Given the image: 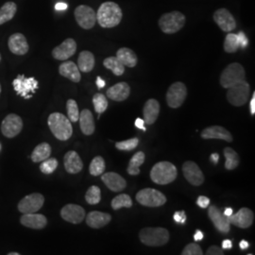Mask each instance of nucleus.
<instances>
[{"mask_svg": "<svg viewBox=\"0 0 255 255\" xmlns=\"http://www.w3.org/2000/svg\"><path fill=\"white\" fill-rule=\"evenodd\" d=\"M122 10L115 2L108 1L101 4L97 13V22L102 27H115L119 26L122 20Z\"/></svg>", "mask_w": 255, "mask_h": 255, "instance_id": "f257e3e1", "label": "nucleus"}, {"mask_svg": "<svg viewBox=\"0 0 255 255\" xmlns=\"http://www.w3.org/2000/svg\"><path fill=\"white\" fill-rule=\"evenodd\" d=\"M197 204L201 207V208H207L209 206L210 200L207 197H204V196H200L198 198V201H197Z\"/></svg>", "mask_w": 255, "mask_h": 255, "instance_id": "de8ad7c7", "label": "nucleus"}, {"mask_svg": "<svg viewBox=\"0 0 255 255\" xmlns=\"http://www.w3.org/2000/svg\"><path fill=\"white\" fill-rule=\"evenodd\" d=\"M9 50L15 55H25L28 51L27 39L22 33H14L9 38Z\"/></svg>", "mask_w": 255, "mask_h": 255, "instance_id": "4be33fe9", "label": "nucleus"}, {"mask_svg": "<svg viewBox=\"0 0 255 255\" xmlns=\"http://www.w3.org/2000/svg\"><path fill=\"white\" fill-rule=\"evenodd\" d=\"M187 96L186 86L182 82H175L166 93V102L170 108H179L182 106Z\"/></svg>", "mask_w": 255, "mask_h": 255, "instance_id": "9d476101", "label": "nucleus"}, {"mask_svg": "<svg viewBox=\"0 0 255 255\" xmlns=\"http://www.w3.org/2000/svg\"><path fill=\"white\" fill-rule=\"evenodd\" d=\"M58 167V161L55 158H47L45 161L42 162L40 164V170L42 173L48 174L53 173L56 168Z\"/></svg>", "mask_w": 255, "mask_h": 255, "instance_id": "37998d69", "label": "nucleus"}, {"mask_svg": "<svg viewBox=\"0 0 255 255\" xmlns=\"http://www.w3.org/2000/svg\"><path fill=\"white\" fill-rule=\"evenodd\" d=\"M17 6L14 2H7L0 8V25L7 23L14 17Z\"/></svg>", "mask_w": 255, "mask_h": 255, "instance_id": "473e14b6", "label": "nucleus"}, {"mask_svg": "<svg viewBox=\"0 0 255 255\" xmlns=\"http://www.w3.org/2000/svg\"><path fill=\"white\" fill-rule=\"evenodd\" d=\"M47 124L51 132L57 139L61 141H66L72 136L73 128L71 121L63 114H51L47 119Z\"/></svg>", "mask_w": 255, "mask_h": 255, "instance_id": "f03ea898", "label": "nucleus"}, {"mask_svg": "<svg viewBox=\"0 0 255 255\" xmlns=\"http://www.w3.org/2000/svg\"><path fill=\"white\" fill-rule=\"evenodd\" d=\"M75 18L84 29H90L97 23V13L89 6L81 5L75 9Z\"/></svg>", "mask_w": 255, "mask_h": 255, "instance_id": "ddd939ff", "label": "nucleus"}, {"mask_svg": "<svg viewBox=\"0 0 255 255\" xmlns=\"http://www.w3.org/2000/svg\"><path fill=\"white\" fill-rule=\"evenodd\" d=\"M135 127L137 128H140V129H143V130H146V127H145V121L142 119H138L135 120Z\"/></svg>", "mask_w": 255, "mask_h": 255, "instance_id": "3c124183", "label": "nucleus"}, {"mask_svg": "<svg viewBox=\"0 0 255 255\" xmlns=\"http://www.w3.org/2000/svg\"><path fill=\"white\" fill-rule=\"evenodd\" d=\"M59 73L64 78L76 83L81 82L82 79L81 71L78 65L73 62H65L61 64L59 67Z\"/></svg>", "mask_w": 255, "mask_h": 255, "instance_id": "bb28decb", "label": "nucleus"}, {"mask_svg": "<svg viewBox=\"0 0 255 255\" xmlns=\"http://www.w3.org/2000/svg\"><path fill=\"white\" fill-rule=\"evenodd\" d=\"M67 4L66 3H63V2H60V3H57L55 5V9L57 10H64V9H67Z\"/></svg>", "mask_w": 255, "mask_h": 255, "instance_id": "5fc2aeb1", "label": "nucleus"}, {"mask_svg": "<svg viewBox=\"0 0 255 255\" xmlns=\"http://www.w3.org/2000/svg\"><path fill=\"white\" fill-rule=\"evenodd\" d=\"M159 113H160V104L156 100H148L146 101L144 110H143V114H144V119H145V123L151 125L155 123V121L159 117Z\"/></svg>", "mask_w": 255, "mask_h": 255, "instance_id": "cd10ccee", "label": "nucleus"}, {"mask_svg": "<svg viewBox=\"0 0 255 255\" xmlns=\"http://www.w3.org/2000/svg\"><path fill=\"white\" fill-rule=\"evenodd\" d=\"M112 220V217L107 213H102L99 211L90 212L86 217V223L89 227L93 229H101L107 224H109Z\"/></svg>", "mask_w": 255, "mask_h": 255, "instance_id": "393cba45", "label": "nucleus"}, {"mask_svg": "<svg viewBox=\"0 0 255 255\" xmlns=\"http://www.w3.org/2000/svg\"><path fill=\"white\" fill-rule=\"evenodd\" d=\"M208 216L215 227L222 234H228L230 232V221L228 217H226L221 211L215 205L210 206L208 209Z\"/></svg>", "mask_w": 255, "mask_h": 255, "instance_id": "a211bd4d", "label": "nucleus"}, {"mask_svg": "<svg viewBox=\"0 0 255 255\" xmlns=\"http://www.w3.org/2000/svg\"><path fill=\"white\" fill-rule=\"evenodd\" d=\"M95 66V57L90 51H82L78 59V67L80 71L88 73L93 70Z\"/></svg>", "mask_w": 255, "mask_h": 255, "instance_id": "c756f323", "label": "nucleus"}, {"mask_svg": "<svg viewBox=\"0 0 255 255\" xmlns=\"http://www.w3.org/2000/svg\"><path fill=\"white\" fill-rule=\"evenodd\" d=\"M61 217L67 222L80 224L85 219V211L77 204H66L61 210Z\"/></svg>", "mask_w": 255, "mask_h": 255, "instance_id": "f3484780", "label": "nucleus"}, {"mask_svg": "<svg viewBox=\"0 0 255 255\" xmlns=\"http://www.w3.org/2000/svg\"><path fill=\"white\" fill-rule=\"evenodd\" d=\"M13 89L18 96L28 100L32 97L38 88V82L34 78H26L24 75H18L17 78L12 82Z\"/></svg>", "mask_w": 255, "mask_h": 255, "instance_id": "1a4fd4ad", "label": "nucleus"}, {"mask_svg": "<svg viewBox=\"0 0 255 255\" xmlns=\"http://www.w3.org/2000/svg\"><path fill=\"white\" fill-rule=\"evenodd\" d=\"M129 94L130 87L127 82H119L107 90V96L112 101H126Z\"/></svg>", "mask_w": 255, "mask_h": 255, "instance_id": "a878e982", "label": "nucleus"}, {"mask_svg": "<svg viewBox=\"0 0 255 255\" xmlns=\"http://www.w3.org/2000/svg\"><path fill=\"white\" fill-rule=\"evenodd\" d=\"M0 61H1V55H0Z\"/></svg>", "mask_w": 255, "mask_h": 255, "instance_id": "0e129e2a", "label": "nucleus"}, {"mask_svg": "<svg viewBox=\"0 0 255 255\" xmlns=\"http://www.w3.org/2000/svg\"><path fill=\"white\" fill-rule=\"evenodd\" d=\"M224 156L226 158V162H225V167L228 170H233L235 168H237L239 164V156L237 153V151H235L233 148L231 147H226L224 149Z\"/></svg>", "mask_w": 255, "mask_h": 255, "instance_id": "c9c22d12", "label": "nucleus"}, {"mask_svg": "<svg viewBox=\"0 0 255 255\" xmlns=\"http://www.w3.org/2000/svg\"><path fill=\"white\" fill-rule=\"evenodd\" d=\"M139 144V139L138 138H130L126 141L122 142H118L116 143V147L119 150H125V151H129L134 149Z\"/></svg>", "mask_w": 255, "mask_h": 255, "instance_id": "c03bdc74", "label": "nucleus"}, {"mask_svg": "<svg viewBox=\"0 0 255 255\" xmlns=\"http://www.w3.org/2000/svg\"><path fill=\"white\" fill-rule=\"evenodd\" d=\"M50 154H51L50 145L47 143H41L34 148L30 158L33 163H39L49 158Z\"/></svg>", "mask_w": 255, "mask_h": 255, "instance_id": "2f4dec72", "label": "nucleus"}, {"mask_svg": "<svg viewBox=\"0 0 255 255\" xmlns=\"http://www.w3.org/2000/svg\"><path fill=\"white\" fill-rule=\"evenodd\" d=\"M9 255H19L18 253H9Z\"/></svg>", "mask_w": 255, "mask_h": 255, "instance_id": "680f3d73", "label": "nucleus"}, {"mask_svg": "<svg viewBox=\"0 0 255 255\" xmlns=\"http://www.w3.org/2000/svg\"><path fill=\"white\" fill-rule=\"evenodd\" d=\"M201 135L203 139H221V140H225L228 143L233 142V136L231 132L225 128L220 127V126L206 128L202 130Z\"/></svg>", "mask_w": 255, "mask_h": 255, "instance_id": "5701e85b", "label": "nucleus"}, {"mask_svg": "<svg viewBox=\"0 0 255 255\" xmlns=\"http://www.w3.org/2000/svg\"><path fill=\"white\" fill-rule=\"evenodd\" d=\"M145 162V153L143 151H139L133 155L128 165V173L135 176L140 173V166Z\"/></svg>", "mask_w": 255, "mask_h": 255, "instance_id": "72a5a7b5", "label": "nucleus"}, {"mask_svg": "<svg viewBox=\"0 0 255 255\" xmlns=\"http://www.w3.org/2000/svg\"><path fill=\"white\" fill-rule=\"evenodd\" d=\"M238 48H239V42H238L237 34L229 33L225 38L224 50L227 53H235V52H237Z\"/></svg>", "mask_w": 255, "mask_h": 255, "instance_id": "ea45409f", "label": "nucleus"}, {"mask_svg": "<svg viewBox=\"0 0 255 255\" xmlns=\"http://www.w3.org/2000/svg\"><path fill=\"white\" fill-rule=\"evenodd\" d=\"M150 178L157 184L164 185L171 183L177 178V168L169 162L157 163L150 171Z\"/></svg>", "mask_w": 255, "mask_h": 255, "instance_id": "7ed1b4c3", "label": "nucleus"}, {"mask_svg": "<svg viewBox=\"0 0 255 255\" xmlns=\"http://www.w3.org/2000/svg\"><path fill=\"white\" fill-rule=\"evenodd\" d=\"M232 247H233V243H232L231 240H229V239L223 240V242H222V248H223L224 250H230V249H232Z\"/></svg>", "mask_w": 255, "mask_h": 255, "instance_id": "864d4df0", "label": "nucleus"}, {"mask_svg": "<svg viewBox=\"0 0 255 255\" xmlns=\"http://www.w3.org/2000/svg\"><path fill=\"white\" fill-rule=\"evenodd\" d=\"M203 237H204V236H203V233L201 232V231H200V230H197L196 231V233H195V236H194V240L195 241H201V240H202L203 239Z\"/></svg>", "mask_w": 255, "mask_h": 255, "instance_id": "603ef678", "label": "nucleus"}, {"mask_svg": "<svg viewBox=\"0 0 255 255\" xmlns=\"http://www.w3.org/2000/svg\"><path fill=\"white\" fill-rule=\"evenodd\" d=\"M45 197L40 193H33L24 197L19 201L18 210L22 214L36 213L43 207Z\"/></svg>", "mask_w": 255, "mask_h": 255, "instance_id": "9b49d317", "label": "nucleus"}, {"mask_svg": "<svg viewBox=\"0 0 255 255\" xmlns=\"http://www.w3.org/2000/svg\"><path fill=\"white\" fill-rule=\"evenodd\" d=\"M206 254L208 255H223V252H222V250L219 247L211 246L207 250Z\"/></svg>", "mask_w": 255, "mask_h": 255, "instance_id": "8fccbe9b", "label": "nucleus"}, {"mask_svg": "<svg viewBox=\"0 0 255 255\" xmlns=\"http://www.w3.org/2000/svg\"><path fill=\"white\" fill-rule=\"evenodd\" d=\"M64 164L65 170L70 174H78L83 168V163L81 157L73 150L68 151L64 155Z\"/></svg>", "mask_w": 255, "mask_h": 255, "instance_id": "b1692460", "label": "nucleus"}, {"mask_svg": "<svg viewBox=\"0 0 255 255\" xmlns=\"http://www.w3.org/2000/svg\"><path fill=\"white\" fill-rule=\"evenodd\" d=\"M85 200L87 203L91 205H96L100 203L101 200V192L100 187L93 185L91 186L85 194Z\"/></svg>", "mask_w": 255, "mask_h": 255, "instance_id": "a19ab883", "label": "nucleus"}, {"mask_svg": "<svg viewBox=\"0 0 255 255\" xmlns=\"http://www.w3.org/2000/svg\"><path fill=\"white\" fill-rule=\"evenodd\" d=\"M244 67L238 63L229 64L220 76V84L223 88L228 89L239 82L245 81Z\"/></svg>", "mask_w": 255, "mask_h": 255, "instance_id": "39448f33", "label": "nucleus"}, {"mask_svg": "<svg viewBox=\"0 0 255 255\" xmlns=\"http://www.w3.org/2000/svg\"><path fill=\"white\" fill-rule=\"evenodd\" d=\"M66 108H67L68 119L73 123L77 122L80 118V112H79V107L76 101L68 100L66 102Z\"/></svg>", "mask_w": 255, "mask_h": 255, "instance_id": "79ce46f5", "label": "nucleus"}, {"mask_svg": "<svg viewBox=\"0 0 255 255\" xmlns=\"http://www.w3.org/2000/svg\"><path fill=\"white\" fill-rule=\"evenodd\" d=\"M80 126L82 132L85 135H92L95 131V121L94 117L92 115L91 111L88 109L82 110V113L80 114Z\"/></svg>", "mask_w": 255, "mask_h": 255, "instance_id": "c85d7f7f", "label": "nucleus"}, {"mask_svg": "<svg viewBox=\"0 0 255 255\" xmlns=\"http://www.w3.org/2000/svg\"><path fill=\"white\" fill-rule=\"evenodd\" d=\"M23 128V120L15 115L9 114L3 119L1 124V132L7 138H13L18 135Z\"/></svg>", "mask_w": 255, "mask_h": 255, "instance_id": "f8f14e48", "label": "nucleus"}, {"mask_svg": "<svg viewBox=\"0 0 255 255\" xmlns=\"http://www.w3.org/2000/svg\"><path fill=\"white\" fill-rule=\"evenodd\" d=\"M93 103H94L95 111L99 115H101L102 113H104L106 109L108 108V101H107L106 97L103 94H101V93H98V94H96L94 96Z\"/></svg>", "mask_w": 255, "mask_h": 255, "instance_id": "58836bf2", "label": "nucleus"}, {"mask_svg": "<svg viewBox=\"0 0 255 255\" xmlns=\"http://www.w3.org/2000/svg\"><path fill=\"white\" fill-rule=\"evenodd\" d=\"M182 255H202V250L199 244L191 243L183 249L182 253Z\"/></svg>", "mask_w": 255, "mask_h": 255, "instance_id": "a18cd8bd", "label": "nucleus"}, {"mask_svg": "<svg viewBox=\"0 0 255 255\" xmlns=\"http://www.w3.org/2000/svg\"><path fill=\"white\" fill-rule=\"evenodd\" d=\"M250 106H251V114L252 115H255V93H254L253 95V98H252V101L250 103Z\"/></svg>", "mask_w": 255, "mask_h": 255, "instance_id": "6e6d98bb", "label": "nucleus"}, {"mask_svg": "<svg viewBox=\"0 0 255 255\" xmlns=\"http://www.w3.org/2000/svg\"><path fill=\"white\" fill-rule=\"evenodd\" d=\"M103 65L116 76H121L125 72V66L117 57H109L104 60Z\"/></svg>", "mask_w": 255, "mask_h": 255, "instance_id": "f704fd0d", "label": "nucleus"}, {"mask_svg": "<svg viewBox=\"0 0 255 255\" xmlns=\"http://www.w3.org/2000/svg\"><path fill=\"white\" fill-rule=\"evenodd\" d=\"M20 223L27 228L42 230L46 227L47 219L44 215L40 214H24L20 219Z\"/></svg>", "mask_w": 255, "mask_h": 255, "instance_id": "412c9836", "label": "nucleus"}, {"mask_svg": "<svg viewBox=\"0 0 255 255\" xmlns=\"http://www.w3.org/2000/svg\"><path fill=\"white\" fill-rule=\"evenodd\" d=\"M219 153H213V154L211 155V161H212L214 164H218V163H219Z\"/></svg>", "mask_w": 255, "mask_h": 255, "instance_id": "bf43d9fd", "label": "nucleus"}, {"mask_svg": "<svg viewBox=\"0 0 255 255\" xmlns=\"http://www.w3.org/2000/svg\"><path fill=\"white\" fill-rule=\"evenodd\" d=\"M185 24V16L180 11L164 13L159 19V27L166 34H173L182 29Z\"/></svg>", "mask_w": 255, "mask_h": 255, "instance_id": "423d86ee", "label": "nucleus"}, {"mask_svg": "<svg viewBox=\"0 0 255 255\" xmlns=\"http://www.w3.org/2000/svg\"><path fill=\"white\" fill-rule=\"evenodd\" d=\"M173 219L177 223H182V224H183L185 222V220H186V216H185L184 211L176 212L174 214Z\"/></svg>", "mask_w": 255, "mask_h": 255, "instance_id": "49530a36", "label": "nucleus"}, {"mask_svg": "<svg viewBox=\"0 0 255 255\" xmlns=\"http://www.w3.org/2000/svg\"><path fill=\"white\" fill-rule=\"evenodd\" d=\"M239 247H240V249L241 250H247V249H249V247H250V244H249V242L246 241V240H242V241H240V243H239Z\"/></svg>", "mask_w": 255, "mask_h": 255, "instance_id": "13d9d810", "label": "nucleus"}, {"mask_svg": "<svg viewBox=\"0 0 255 255\" xmlns=\"http://www.w3.org/2000/svg\"><path fill=\"white\" fill-rule=\"evenodd\" d=\"M250 95V84L246 81H243L228 88L227 100L234 106H242L249 101Z\"/></svg>", "mask_w": 255, "mask_h": 255, "instance_id": "0eeeda50", "label": "nucleus"}, {"mask_svg": "<svg viewBox=\"0 0 255 255\" xmlns=\"http://www.w3.org/2000/svg\"><path fill=\"white\" fill-rule=\"evenodd\" d=\"M136 200L141 205L147 207H159L166 202V198L162 192L152 188H145L136 194Z\"/></svg>", "mask_w": 255, "mask_h": 255, "instance_id": "6e6552de", "label": "nucleus"}, {"mask_svg": "<svg viewBox=\"0 0 255 255\" xmlns=\"http://www.w3.org/2000/svg\"><path fill=\"white\" fill-rule=\"evenodd\" d=\"M105 161L101 156H97L92 160L89 166V172L92 176H100L102 175L105 170Z\"/></svg>", "mask_w": 255, "mask_h": 255, "instance_id": "4c0bfd02", "label": "nucleus"}, {"mask_svg": "<svg viewBox=\"0 0 255 255\" xmlns=\"http://www.w3.org/2000/svg\"><path fill=\"white\" fill-rule=\"evenodd\" d=\"M182 172L187 182L194 186H200L204 182L203 173L195 162L187 161L182 164Z\"/></svg>", "mask_w": 255, "mask_h": 255, "instance_id": "4468645a", "label": "nucleus"}, {"mask_svg": "<svg viewBox=\"0 0 255 255\" xmlns=\"http://www.w3.org/2000/svg\"><path fill=\"white\" fill-rule=\"evenodd\" d=\"M119 61L128 67H134L137 64V56L134 51L128 47H122L119 49L116 56Z\"/></svg>", "mask_w": 255, "mask_h": 255, "instance_id": "7c9ffc66", "label": "nucleus"}, {"mask_svg": "<svg viewBox=\"0 0 255 255\" xmlns=\"http://www.w3.org/2000/svg\"><path fill=\"white\" fill-rule=\"evenodd\" d=\"M105 81L103 80V79H101V77H98L97 78V85H98V87H99V89H101V88H103L104 86H105Z\"/></svg>", "mask_w": 255, "mask_h": 255, "instance_id": "4d7b16f0", "label": "nucleus"}, {"mask_svg": "<svg viewBox=\"0 0 255 255\" xmlns=\"http://www.w3.org/2000/svg\"><path fill=\"white\" fill-rule=\"evenodd\" d=\"M214 20L221 30L225 32H231L237 27V21L228 9H218L214 13Z\"/></svg>", "mask_w": 255, "mask_h": 255, "instance_id": "2eb2a0df", "label": "nucleus"}, {"mask_svg": "<svg viewBox=\"0 0 255 255\" xmlns=\"http://www.w3.org/2000/svg\"><path fill=\"white\" fill-rule=\"evenodd\" d=\"M255 220V214L249 208H241L237 214H233L229 217L230 224H233L238 228L247 229L251 227Z\"/></svg>", "mask_w": 255, "mask_h": 255, "instance_id": "dca6fc26", "label": "nucleus"}, {"mask_svg": "<svg viewBox=\"0 0 255 255\" xmlns=\"http://www.w3.org/2000/svg\"><path fill=\"white\" fill-rule=\"evenodd\" d=\"M112 208L114 210H119L125 207V208H130L132 205V201L130 197L127 194H121L117 196L112 201Z\"/></svg>", "mask_w": 255, "mask_h": 255, "instance_id": "e433bc0d", "label": "nucleus"}, {"mask_svg": "<svg viewBox=\"0 0 255 255\" xmlns=\"http://www.w3.org/2000/svg\"><path fill=\"white\" fill-rule=\"evenodd\" d=\"M77 50V44L76 41L72 38H67L60 46H56L53 51L52 56L56 60L59 61H65L72 57Z\"/></svg>", "mask_w": 255, "mask_h": 255, "instance_id": "6ab92c4d", "label": "nucleus"}, {"mask_svg": "<svg viewBox=\"0 0 255 255\" xmlns=\"http://www.w3.org/2000/svg\"><path fill=\"white\" fill-rule=\"evenodd\" d=\"M237 37H238L239 46H241L242 48L246 47V46H248V44H249V40H248V38H247L246 35H245V33L242 32V31H240V32L237 34Z\"/></svg>", "mask_w": 255, "mask_h": 255, "instance_id": "09e8293b", "label": "nucleus"}, {"mask_svg": "<svg viewBox=\"0 0 255 255\" xmlns=\"http://www.w3.org/2000/svg\"><path fill=\"white\" fill-rule=\"evenodd\" d=\"M102 182L109 188L111 191L120 192L126 188L127 182L126 180L120 176L119 174L115 172H108L101 176Z\"/></svg>", "mask_w": 255, "mask_h": 255, "instance_id": "aec40b11", "label": "nucleus"}, {"mask_svg": "<svg viewBox=\"0 0 255 255\" xmlns=\"http://www.w3.org/2000/svg\"><path fill=\"white\" fill-rule=\"evenodd\" d=\"M0 94H1V85H0Z\"/></svg>", "mask_w": 255, "mask_h": 255, "instance_id": "e2e57ef3", "label": "nucleus"}, {"mask_svg": "<svg viewBox=\"0 0 255 255\" xmlns=\"http://www.w3.org/2000/svg\"><path fill=\"white\" fill-rule=\"evenodd\" d=\"M226 217H231L233 214H234V212H233V209L232 208H226L225 211H224V213H223Z\"/></svg>", "mask_w": 255, "mask_h": 255, "instance_id": "052dcab7", "label": "nucleus"}, {"mask_svg": "<svg viewBox=\"0 0 255 255\" xmlns=\"http://www.w3.org/2000/svg\"><path fill=\"white\" fill-rule=\"evenodd\" d=\"M140 240L143 244L149 247H161L165 245L169 240V233L166 229L144 228L139 234Z\"/></svg>", "mask_w": 255, "mask_h": 255, "instance_id": "20e7f679", "label": "nucleus"}]
</instances>
